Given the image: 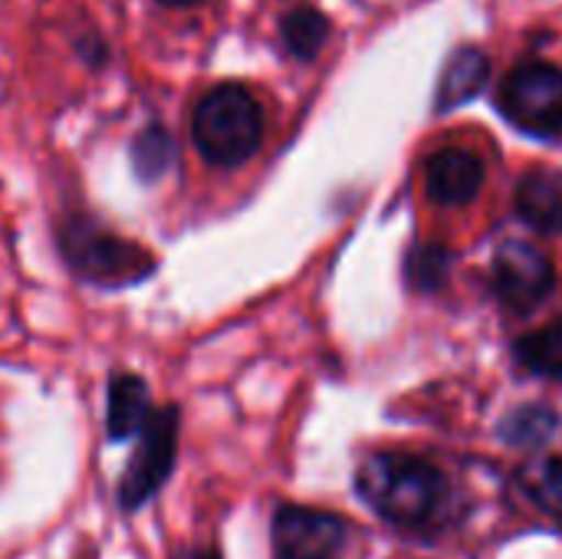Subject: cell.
Masks as SVG:
<instances>
[{"label":"cell","instance_id":"obj_1","mask_svg":"<svg viewBox=\"0 0 562 559\" xmlns=\"http://www.w3.org/2000/svg\"><path fill=\"white\" fill-rule=\"evenodd\" d=\"M359 497L389 524L405 530L431 527L451 501L448 478L412 455H372L356 474Z\"/></svg>","mask_w":562,"mask_h":559},{"label":"cell","instance_id":"obj_2","mask_svg":"<svg viewBox=\"0 0 562 559\" xmlns=\"http://www.w3.org/2000/svg\"><path fill=\"white\" fill-rule=\"evenodd\" d=\"M191 135L211 165H244L263 142V109L254 92L237 82L214 86L191 115Z\"/></svg>","mask_w":562,"mask_h":559},{"label":"cell","instance_id":"obj_3","mask_svg":"<svg viewBox=\"0 0 562 559\" xmlns=\"http://www.w3.org/2000/svg\"><path fill=\"white\" fill-rule=\"evenodd\" d=\"M501 109L527 135L562 132V69L543 59L520 63L501 86Z\"/></svg>","mask_w":562,"mask_h":559},{"label":"cell","instance_id":"obj_4","mask_svg":"<svg viewBox=\"0 0 562 559\" xmlns=\"http://www.w3.org/2000/svg\"><path fill=\"white\" fill-rule=\"evenodd\" d=\"M63 250L76 273H82L86 280L102 283V287L135 283L151 273V260L145 257L142 247H135L122 237H112L86 221H72L63 231Z\"/></svg>","mask_w":562,"mask_h":559},{"label":"cell","instance_id":"obj_5","mask_svg":"<svg viewBox=\"0 0 562 559\" xmlns=\"http://www.w3.org/2000/svg\"><path fill=\"white\" fill-rule=\"evenodd\" d=\"M175 448H178V412L175 409H161L148 418V425L142 428V445L122 478V507L135 511L142 507L151 494H158V488L165 484V478L171 474L175 465Z\"/></svg>","mask_w":562,"mask_h":559},{"label":"cell","instance_id":"obj_6","mask_svg":"<svg viewBox=\"0 0 562 559\" xmlns=\"http://www.w3.org/2000/svg\"><path fill=\"white\" fill-rule=\"evenodd\" d=\"M557 273L543 247L530 241H507L494 257V287L510 310H533L553 290Z\"/></svg>","mask_w":562,"mask_h":559},{"label":"cell","instance_id":"obj_7","mask_svg":"<svg viewBox=\"0 0 562 559\" xmlns=\"http://www.w3.org/2000/svg\"><path fill=\"white\" fill-rule=\"evenodd\" d=\"M346 540V524L336 514L286 504L273 517V547L280 559H333Z\"/></svg>","mask_w":562,"mask_h":559},{"label":"cell","instance_id":"obj_8","mask_svg":"<svg viewBox=\"0 0 562 559\" xmlns=\"http://www.w3.org/2000/svg\"><path fill=\"white\" fill-rule=\"evenodd\" d=\"M484 185V161L468 148H441L425 161V194L435 204H468Z\"/></svg>","mask_w":562,"mask_h":559},{"label":"cell","instance_id":"obj_9","mask_svg":"<svg viewBox=\"0 0 562 559\" xmlns=\"http://www.w3.org/2000/svg\"><path fill=\"white\" fill-rule=\"evenodd\" d=\"M517 214L540 234L562 231V175L553 168L527 171L517 185Z\"/></svg>","mask_w":562,"mask_h":559},{"label":"cell","instance_id":"obj_10","mask_svg":"<svg viewBox=\"0 0 562 559\" xmlns=\"http://www.w3.org/2000/svg\"><path fill=\"white\" fill-rule=\"evenodd\" d=\"M151 415H155V409H151L148 385L138 376H115L109 385V415H105L109 438L128 441V438L142 435V428L148 425Z\"/></svg>","mask_w":562,"mask_h":559},{"label":"cell","instance_id":"obj_11","mask_svg":"<svg viewBox=\"0 0 562 559\" xmlns=\"http://www.w3.org/2000/svg\"><path fill=\"white\" fill-rule=\"evenodd\" d=\"M487 56L474 46H464L458 49L448 66H445V76H441V86H438V109L441 112H451L454 105L474 99L484 82H487Z\"/></svg>","mask_w":562,"mask_h":559},{"label":"cell","instance_id":"obj_12","mask_svg":"<svg viewBox=\"0 0 562 559\" xmlns=\"http://www.w3.org/2000/svg\"><path fill=\"white\" fill-rule=\"evenodd\" d=\"M280 33H283L286 49L296 59H313L323 49V43L329 40V20L313 7H296L283 16Z\"/></svg>","mask_w":562,"mask_h":559},{"label":"cell","instance_id":"obj_13","mask_svg":"<svg viewBox=\"0 0 562 559\" xmlns=\"http://www.w3.org/2000/svg\"><path fill=\"white\" fill-rule=\"evenodd\" d=\"M517 359L530 372L562 382V320L537 329V333H530V336H524L517 343Z\"/></svg>","mask_w":562,"mask_h":559},{"label":"cell","instance_id":"obj_14","mask_svg":"<svg viewBox=\"0 0 562 559\" xmlns=\"http://www.w3.org/2000/svg\"><path fill=\"white\" fill-rule=\"evenodd\" d=\"M520 484L527 491V497L543 507L547 514L562 517V461L560 458H543V461H533L524 474H520Z\"/></svg>","mask_w":562,"mask_h":559},{"label":"cell","instance_id":"obj_15","mask_svg":"<svg viewBox=\"0 0 562 559\" xmlns=\"http://www.w3.org/2000/svg\"><path fill=\"white\" fill-rule=\"evenodd\" d=\"M175 161V142L165 128H145L132 145V165L142 181L161 178Z\"/></svg>","mask_w":562,"mask_h":559},{"label":"cell","instance_id":"obj_16","mask_svg":"<svg viewBox=\"0 0 562 559\" xmlns=\"http://www.w3.org/2000/svg\"><path fill=\"white\" fill-rule=\"evenodd\" d=\"M553 428H557V418H553L547 409H520V412L507 422L504 435H507V441H514V445H540V441L550 438Z\"/></svg>","mask_w":562,"mask_h":559},{"label":"cell","instance_id":"obj_17","mask_svg":"<svg viewBox=\"0 0 562 559\" xmlns=\"http://www.w3.org/2000/svg\"><path fill=\"white\" fill-rule=\"evenodd\" d=\"M448 267H451V257L441 247H422L408 260V273H412L415 287H422V290H438L448 277Z\"/></svg>","mask_w":562,"mask_h":559},{"label":"cell","instance_id":"obj_18","mask_svg":"<svg viewBox=\"0 0 562 559\" xmlns=\"http://www.w3.org/2000/svg\"><path fill=\"white\" fill-rule=\"evenodd\" d=\"M181 559H221L214 550H191V554H184Z\"/></svg>","mask_w":562,"mask_h":559},{"label":"cell","instance_id":"obj_19","mask_svg":"<svg viewBox=\"0 0 562 559\" xmlns=\"http://www.w3.org/2000/svg\"><path fill=\"white\" fill-rule=\"evenodd\" d=\"M161 3H168V7H191V3H198V0H161Z\"/></svg>","mask_w":562,"mask_h":559}]
</instances>
